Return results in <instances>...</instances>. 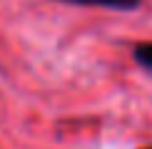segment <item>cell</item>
I'll use <instances>...</instances> for the list:
<instances>
[{"instance_id":"1","label":"cell","mask_w":152,"mask_h":149,"mask_svg":"<svg viewBox=\"0 0 152 149\" xmlns=\"http://www.w3.org/2000/svg\"><path fill=\"white\" fill-rule=\"evenodd\" d=\"M70 5H95V8H110V10H135L140 0H60Z\"/></svg>"},{"instance_id":"2","label":"cell","mask_w":152,"mask_h":149,"mask_svg":"<svg viewBox=\"0 0 152 149\" xmlns=\"http://www.w3.org/2000/svg\"><path fill=\"white\" fill-rule=\"evenodd\" d=\"M132 57L140 67L145 70H152V42H137L132 47Z\"/></svg>"},{"instance_id":"3","label":"cell","mask_w":152,"mask_h":149,"mask_svg":"<svg viewBox=\"0 0 152 149\" xmlns=\"http://www.w3.org/2000/svg\"><path fill=\"white\" fill-rule=\"evenodd\" d=\"M142 149H152V147H142Z\"/></svg>"}]
</instances>
